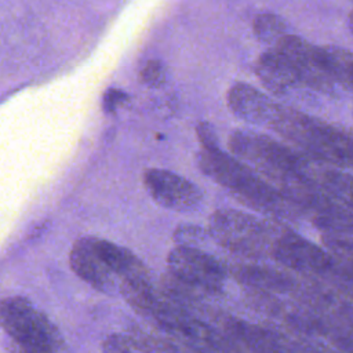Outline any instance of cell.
<instances>
[{"label": "cell", "instance_id": "6da1fadb", "mask_svg": "<svg viewBox=\"0 0 353 353\" xmlns=\"http://www.w3.org/2000/svg\"><path fill=\"white\" fill-rule=\"evenodd\" d=\"M305 154L335 168H353V134L287 106H277L269 124Z\"/></svg>", "mask_w": 353, "mask_h": 353}, {"label": "cell", "instance_id": "7a4b0ae2", "mask_svg": "<svg viewBox=\"0 0 353 353\" xmlns=\"http://www.w3.org/2000/svg\"><path fill=\"white\" fill-rule=\"evenodd\" d=\"M229 148L236 159L279 188L307 179L310 157L255 131H236L230 135Z\"/></svg>", "mask_w": 353, "mask_h": 353}, {"label": "cell", "instance_id": "3957f363", "mask_svg": "<svg viewBox=\"0 0 353 353\" xmlns=\"http://www.w3.org/2000/svg\"><path fill=\"white\" fill-rule=\"evenodd\" d=\"M0 312L11 353H61V334L29 299L7 296L1 301Z\"/></svg>", "mask_w": 353, "mask_h": 353}, {"label": "cell", "instance_id": "277c9868", "mask_svg": "<svg viewBox=\"0 0 353 353\" xmlns=\"http://www.w3.org/2000/svg\"><path fill=\"white\" fill-rule=\"evenodd\" d=\"M210 233L223 247L252 256H259L269 248L273 251L281 234L265 219L229 208L212 214Z\"/></svg>", "mask_w": 353, "mask_h": 353}, {"label": "cell", "instance_id": "5b68a950", "mask_svg": "<svg viewBox=\"0 0 353 353\" xmlns=\"http://www.w3.org/2000/svg\"><path fill=\"white\" fill-rule=\"evenodd\" d=\"M273 48L287 59L301 87L321 94H334L336 91L339 84L327 65L323 46H314L302 37L288 33Z\"/></svg>", "mask_w": 353, "mask_h": 353}, {"label": "cell", "instance_id": "8992f818", "mask_svg": "<svg viewBox=\"0 0 353 353\" xmlns=\"http://www.w3.org/2000/svg\"><path fill=\"white\" fill-rule=\"evenodd\" d=\"M168 268L172 276L186 285L210 292L223 287L226 272L216 258L194 245H176L170 251Z\"/></svg>", "mask_w": 353, "mask_h": 353}, {"label": "cell", "instance_id": "52a82bcc", "mask_svg": "<svg viewBox=\"0 0 353 353\" xmlns=\"http://www.w3.org/2000/svg\"><path fill=\"white\" fill-rule=\"evenodd\" d=\"M143 185L157 204L172 211H192L203 199L201 190L194 183L168 170H146Z\"/></svg>", "mask_w": 353, "mask_h": 353}, {"label": "cell", "instance_id": "ba28073f", "mask_svg": "<svg viewBox=\"0 0 353 353\" xmlns=\"http://www.w3.org/2000/svg\"><path fill=\"white\" fill-rule=\"evenodd\" d=\"M69 263L76 276L92 288L105 294L120 291L117 279L112 274L95 248L94 236H84L74 241L69 254Z\"/></svg>", "mask_w": 353, "mask_h": 353}, {"label": "cell", "instance_id": "9c48e42d", "mask_svg": "<svg viewBox=\"0 0 353 353\" xmlns=\"http://www.w3.org/2000/svg\"><path fill=\"white\" fill-rule=\"evenodd\" d=\"M230 110L248 124H270L276 114L277 103L255 87L237 83L228 92Z\"/></svg>", "mask_w": 353, "mask_h": 353}, {"label": "cell", "instance_id": "30bf717a", "mask_svg": "<svg viewBox=\"0 0 353 353\" xmlns=\"http://www.w3.org/2000/svg\"><path fill=\"white\" fill-rule=\"evenodd\" d=\"M95 248L112 274L120 280V287L127 283H150L143 262L130 250L99 237H95Z\"/></svg>", "mask_w": 353, "mask_h": 353}, {"label": "cell", "instance_id": "8fae6325", "mask_svg": "<svg viewBox=\"0 0 353 353\" xmlns=\"http://www.w3.org/2000/svg\"><path fill=\"white\" fill-rule=\"evenodd\" d=\"M255 70L262 84L274 94L281 95L292 88L301 87L287 59L273 47L258 58Z\"/></svg>", "mask_w": 353, "mask_h": 353}, {"label": "cell", "instance_id": "7c38bea8", "mask_svg": "<svg viewBox=\"0 0 353 353\" xmlns=\"http://www.w3.org/2000/svg\"><path fill=\"white\" fill-rule=\"evenodd\" d=\"M323 52L336 83L353 90V52L335 46H323Z\"/></svg>", "mask_w": 353, "mask_h": 353}, {"label": "cell", "instance_id": "4fadbf2b", "mask_svg": "<svg viewBox=\"0 0 353 353\" xmlns=\"http://www.w3.org/2000/svg\"><path fill=\"white\" fill-rule=\"evenodd\" d=\"M254 33L255 36L263 41L276 46L284 36L288 34L287 23L276 14L265 12L259 14L254 21Z\"/></svg>", "mask_w": 353, "mask_h": 353}, {"label": "cell", "instance_id": "5bb4252c", "mask_svg": "<svg viewBox=\"0 0 353 353\" xmlns=\"http://www.w3.org/2000/svg\"><path fill=\"white\" fill-rule=\"evenodd\" d=\"M141 80L150 87H160L165 81L164 66L160 61H148L141 72Z\"/></svg>", "mask_w": 353, "mask_h": 353}, {"label": "cell", "instance_id": "9a60e30c", "mask_svg": "<svg viewBox=\"0 0 353 353\" xmlns=\"http://www.w3.org/2000/svg\"><path fill=\"white\" fill-rule=\"evenodd\" d=\"M197 135H199L200 143L203 146V150H205V152H219L221 150L216 134L210 123H207V121L199 123L197 124Z\"/></svg>", "mask_w": 353, "mask_h": 353}, {"label": "cell", "instance_id": "2e32d148", "mask_svg": "<svg viewBox=\"0 0 353 353\" xmlns=\"http://www.w3.org/2000/svg\"><path fill=\"white\" fill-rule=\"evenodd\" d=\"M203 234H204L203 229L193 225H185L175 230L174 237L179 245H193L194 241H199L203 239Z\"/></svg>", "mask_w": 353, "mask_h": 353}, {"label": "cell", "instance_id": "e0dca14e", "mask_svg": "<svg viewBox=\"0 0 353 353\" xmlns=\"http://www.w3.org/2000/svg\"><path fill=\"white\" fill-rule=\"evenodd\" d=\"M127 99L125 92L117 88H109L103 95V109L106 112H114L117 106H120Z\"/></svg>", "mask_w": 353, "mask_h": 353}, {"label": "cell", "instance_id": "ac0fdd59", "mask_svg": "<svg viewBox=\"0 0 353 353\" xmlns=\"http://www.w3.org/2000/svg\"><path fill=\"white\" fill-rule=\"evenodd\" d=\"M347 25H349V30H350V33L353 34V11L349 14V18H347Z\"/></svg>", "mask_w": 353, "mask_h": 353}, {"label": "cell", "instance_id": "d6986e66", "mask_svg": "<svg viewBox=\"0 0 353 353\" xmlns=\"http://www.w3.org/2000/svg\"><path fill=\"white\" fill-rule=\"evenodd\" d=\"M352 3H353V0H352Z\"/></svg>", "mask_w": 353, "mask_h": 353}]
</instances>
